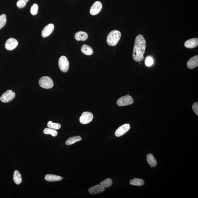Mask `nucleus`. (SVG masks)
<instances>
[{
  "label": "nucleus",
  "mask_w": 198,
  "mask_h": 198,
  "mask_svg": "<svg viewBox=\"0 0 198 198\" xmlns=\"http://www.w3.org/2000/svg\"><path fill=\"white\" fill-rule=\"evenodd\" d=\"M146 47V41L143 36L141 34L135 38L132 57L135 61H142L144 59V54Z\"/></svg>",
  "instance_id": "1"
},
{
  "label": "nucleus",
  "mask_w": 198,
  "mask_h": 198,
  "mask_svg": "<svg viewBox=\"0 0 198 198\" xmlns=\"http://www.w3.org/2000/svg\"><path fill=\"white\" fill-rule=\"evenodd\" d=\"M121 37V33L118 30H113L111 31L107 37V42L109 45L115 46L118 44Z\"/></svg>",
  "instance_id": "2"
},
{
  "label": "nucleus",
  "mask_w": 198,
  "mask_h": 198,
  "mask_svg": "<svg viewBox=\"0 0 198 198\" xmlns=\"http://www.w3.org/2000/svg\"><path fill=\"white\" fill-rule=\"evenodd\" d=\"M39 84L41 87L45 89H51L54 86L53 80L47 76H44L40 79Z\"/></svg>",
  "instance_id": "3"
},
{
  "label": "nucleus",
  "mask_w": 198,
  "mask_h": 198,
  "mask_svg": "<svg viewBox=\"0 0 198 198\" xmlns=\"http://www.w3.org/2000/svg\"><path fill=\"white\" fill-rule=\"evenodd\" d=\"M59 69L62 72H66L69 69V61L65 56H61L59 60Z\"/></svg>",
  "instance_id": "4"
},
{
  "label": "nucleus",
  "mask_w": 198,
  "mask_h": 198,
  "mask_svg": "<svg viewBox=\"0 0 198 198\" xmlns=\"http://www.w3.org/2000/svg\"><path fill=\"white\" fill-rule=\"evenodd\" d=\"M133 102V98L129 94L120 98L117 101V105L120 107L130 105Z\"/></svg>",
  "instance_id": "5"
},
{
  "label": "nucleus",
  "mask_w": 198,
  "mask_h": 198,
  "mask_svg": "<svg viewBox=\"0 0 198 198\" xmlns=\"http://www.w3.org/2000/svg\"><path fill=\"white\" fill-rule=\"evenodd\" d=\"M16 94L11 90L6 91L1 95L0 100L1 102L7 103L12 100L15 97Z\"/></svg>",
  "instance_id": "6"
},
{
  "label": "nucleus",
  "mask_w": 198,
  "mask_h": 198,
  "mask_svg": "<svg viewBox=\"0 0 198 198\" xmlns=\"http://www.w3.org/2000/svg\"><path fill=\"white\" fill-rule=\"evenodd\" d=\"M93 119V115L91 113L89 112H85L80 117L79 121L82 124H86L91 122Z\"/></svg>",
  "instance_id": "7"
},
{
  "label": "nucleus",
  "mask_w": 198,
  "mask_h": 198,
  "mask_svg": "<svg viewBox=\"0 0 198 198\" xmlns=\"http://www.w3.org/2000/svg\"><path fill=\"white\" fill-rule=\"evenodd\" d=\"M102 8V5L100 1H96L91 7L90 10V14L94 16L99 14Z\"/></svg>",
  "instance_id": "8"
},
{
  "label": "nucleus",
  "mask_w": 198,
  "mask_h": 198,
  "mask_svg": "<svg viewBox=\"0 0 198 198\" xmlns=\"http://www.w3.org/2000/svg\"><path fill=\"white\" fill-rule=\"evenodd\" d=\"M18 45V42L17 40L13 38H10L7 40L5 44L6 49L12 50L14 49Z\"/></svg>",
  "instance_id": "9"
},
{
  "label": "nucleus",
  "mask_w": 198,
  "mask_h": 198,
  "mask_svg": "<svg viewBox=\"0 0 198 198\" xmlns=\"http://www.w3.org/2000/svg\"><path fill=\"white\" fill-rule=\"evenodd\" d=\"M130 125L129 124H125L122 125L117 129L115 132L116 137H120L125 134L130 129Z\"/></svg>",
  "instance_id": "10"
},
{
  "label": "nucleus",
  "mask_w": 198,
  "mask_h": 198,
  "mask_svg": "<svg viewBox=\"0 0 198 198\" xmlns=\"http://www.w3.org/2000/svg\"><path fill=\"white\" fill-rule=\"evenodd\" d=\"M54 26L53 24H50L46 26L43 29L41 35L43 38H46L53 32L54 29Z\"/></svg>",
  "instance_id": "11"
},
{
  "label": "nucleus",
  "mask_w": 198,
  "mask_h": 198,
  "mask_svg": "<svg viewBox=\"0 0 198 198\" xmlns=\"http://www.w3.org/2000/svg\"><path fill=\"white\" fill-rule=\"evenodd\" d=\"M105 190V187L100 184H97L89 189V193L92 194H96L103 192Z\"/></svg>",
  "instance_id": "12"
},
{
  "label": "nucleus",
  "mask_w": 198,
  "mask_h": 198,
  "mask_svg": "<svg viewBox=\"0 0 198 198\" xmlns=\"http://www.w3.org/2000/svg\"><path fill=\"white\" fill-rule=\"evenodd\" d=\"M198 45V39L197 38H193L187 40L184 44V46L189 49L196 48Z\"/></svg>",
  "instance_id": "13"
},
{
  "label": "nucleus",
  "mask_w": 198,
  "mask_h": 198,
  "mask_svg": "<svg viewBox=\"0 0 198 198\" xmlns=\"http://www.w3.org/2000/svg\"><path fill=\"white\" fill-rule=\"evenodd\" d=\"M187 68L190 69H193L198 66V55L193 56L189 59L187 62Z\"/></svg>",
  "instance_id": "14"
},
{
  "label": "nucleus",
  "mask_w": 198,
  "mask_h": 198,
  "mask_svg": "<svg viewBox=\"0 0 198 198\" xmlns=\"http://www.w3.org/2000/svg\"><path fill=\"white\" fill-rule=\"evenodd\" d=\"M88 38L87 33L83 31H79L76 33L74 35V38L77 41H85Z\"/></svg>",
  "instance_id": "15"
},
{
  "label": "nucleus",
  "mask_w": 198,
  "mask_h": 198,
  "mask_svg": "<svg viewBox=\"0 0 198 198\" xmlns=\"http://www.w3.org/2000/svg\"><path fill=\"white\" fill-rule=\"evenodd\" d=\"M44 179L47 181L52 182L60 181L62 179V177L53 174H47L45 176Z\"/></svg>",
  "instance_id": "16"
},
{
  "label": "nucleus",
  "mask_w": 198,
  "mask_h": 198,
  "mask_svg": "<svg viewBox=\"0 0 198 198\" xmlns=\"http://www.w3.org/2000/svg\"><path fill=\"white\" fill-rule=\"evenodd\" d=\"M81 50L83 54L87 56H91L94 53L91 47L87 44H83L81 46Z\"/></svg>",
  "instance_id": "17"
},
{
  "label": "nucleus",
  "mask_w": 198,
  "mask_h": 198,
  "mask_svg": "<svg viewBox=\"0 0 198 198\" xmlns=\"http://www.w3.org/2000/svg\"><path fill=\"white\" fill-rule=\"evenodd\" d=\"M147 160L150 167H154L157 164V161L154 156L151 154H149L147 156Z\"/></svg>",
  "instance_id": "18"
},
{
  "label": "nucleus",
  "mask_w": 198,
  "mask_h": 198,
  "mask_svg": "<svg viewBox=\"0 0 198 198\" xmlns=\"http://www.w3.org/2000/svg\"><path fill=\"white\" fill-rule=\"evenodd\" d=\"M13 178L14 182L17 184H20L22 182V179L21 175L17 170L14 171Z\"/></svg>",
  "instance_id": "19"
},
{
  "label": "nucleus",
  "mask_w": 198,
  "mask_h": 198,
  "mask_svg": "<svg viewBox=\"0 0 198 198\" xmlns=\"http://www.w3.org/2000/svg\"><path fill=\"white\" fill-rule=\"evenodd\" d=\"M81 137L79 136L71 137L67 140L65 143L68 145H72L76 142L81 141Z\"/></svg>",
  "instance_id": "20"
},
{
  "label": "nucleus",
  "mask_w": 198,
  "mask_h": 198,
  "mask_svg": "<svg viewBox=\"0 0 198 198\" xmlns=\"http://www.w3.org/2000/svg\"><path fill=\"white\" fill-rule=\"evenodd\" d=\"M129 183L131 185L141 186L144 185L145 182L142 179L135 178L131 180Z\"/></svg>",
  "instance_id": "21"
},
{
  "label": "nucleus",
  "mask_w": 198,
  "mask_h": 198,
  "mask_svg": "<svg viewBox=\"0 0 198 198\" xmlns=\"http://www.w3.org/2000/svg\"><path fill=\"white\" fill-rule=\"evenodd\" d=\"M44 133L46 134H50L53 137L57 136L58 132L55 129H50L49 128H46L44 130Z\"/></svg>",
  "instance_id": "22"
},
{
  "label": "nucleus",
  "mask_w": 198,
  "mask_h": 198,
  "mask_svg": "<svg viewBox=\"0 0 198 198\" xmlns=\"http://www.w3.org/2000/svg\"><path fill=\"white\" fill-rule=\"evenodd\" d=\"M100 184L104 187H109L112 185V181L111 179L107 178L100 183Z\"/></svg>",
  "instance_id": "23"
},
{
  "label": "nucleus",
  "mask_w": 198,
  "mask_h": 198,
  "mask_svg": "<svg viewBox=\"0 0 198 198\" xmlns=\"http://www.w3.org/2000/svg\"><path fill=\"white\" fill-rule=\"evenodd\" d=\"M47 127L50 129H59L61 127V125L59 123H53L51 121H50L47 123Z\"/></svg>",
  "instance_id": "24"
},
{
  "label": "nucleus",
  "mask_w": 198,
  "mask_h": 198,
  "mask_svg": "<svg viewBox=\"0 0 198 198\" xmlns=\"http://www.w3.org/2000/svg\"><path fill=\"white\" fill-rule=\"evenodd\" d=\"M6 22V15L2 14L0 15V29L5 26Z\"/></svg>",
  "instance_id": "25"
},
{
  "label": "nucleus",
  "mask_w": 198,
  "mask_h": 198,
  "mask_svg": "<svg viewBox=\"0 0 198 198\" xmlns=\"http://www.w3.org/2000/svg\"><path fill=\"white\" fill-rule=\"evenodd\" d=\"M28 1L29 0H19L17 3V7L19 9L24 8L26 5Z\"/></svg>",
  "instance_id": "26"
},
{
  "label": "nucleus",
  "mask_w": 198,
  "mask_h": 198,
  "mask_svg": "<svg viewBox=\"0 0 198 198\" xmlns=\"http://www.w3.org/2000/svg\"><path fill=\"white\" fill-rule=\"evenodd\" d=\"M38 6L36 4H34L31 6V13L33 15H35L38 13Z\"/></svg>",
  "instance_id": "27"
},
{
  "label": "nucleus",
  "mask_w": 198,
  "mask_h": 198,
  "mask_svg": "<svg viewBox=\"0 0 198 198\" xmlns=\"http://www.w3.org/2000/svg\"><path fill=\"white\" fill-rule=\"evenodd\" d=\"M153 61L151 57L150 56H148L147 58L145 60V64L147 66H151L153 64Z\"/></svg>",
  "instance_id": "28"
},
{
  "label": "nucleus",
  "mask_w": 198,
  "mask_h": 198,
  "mask_svg": "<svg viewBox=\"0 0 198 198\" xmlns=\"http://www.w3.org/2000/svg\"><path fill=\"white\" fill-rule=\"evenodd\" d=\"M192 109L194 112L198 116V102H195L193 104Z\"/></svg>",
  "instance_id": "29"
}]
</instances>
